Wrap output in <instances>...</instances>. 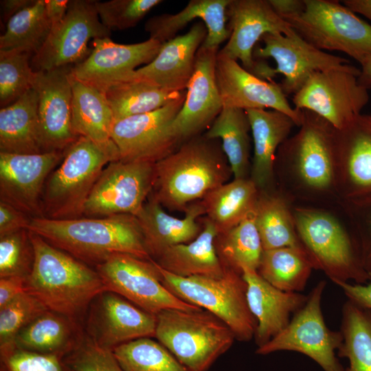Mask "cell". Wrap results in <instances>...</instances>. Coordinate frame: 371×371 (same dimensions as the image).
<instances>
[{"label":"cell","instance_id":"8d00e7d4","mask_svg":"<svg viewBox=\"0 0 371 371\" xmlns=\"http://www.w3.org/2000/svg\"><path fill=\"white\" fill-rule=\"evenodd\" d=\"M186 92L170 91L135 77L111 87L104 94L116 122L155 111L180 98Z\"/></svg>","mask_w":371,"mask_h":371},{"label":"cell","instance_id":"11a10c76","mask_svg":"<svg viewBox=\"0 0 371 371\" xmlns=\"http://www.w3.org/2000/svg\"><path fill=\"white\" fill-rule=\"evenodd\" d=\"M69 3L68 0H45V12L52 27L64 19Z\"/></svg>","mask_w":371,"mask_h":371},{"label":"cell","instance_id":"7a4b0ae2","mask_svg":"<svg viewBox=\"0 0 371 371\" xmlns=\"http://www.w3.org/2000/svg\"><path fill=\"white\" fill-rule=\"evenodd\" d=\"M27 229L80 261L95 267L117 254L149 260L135 216L69 219L32 218Z\"/></svg>","mask_w":371,"mask_h":371},{"label":"cell","instance_id":"74e56055","mask_svg":"<svg viewBox=\"0 0 371 371\" xmlns=\"http://www.w3.org/2000/svg\"><path fill=\"white\" fill-rule=\"evenodd\" d=\"M313 265L306 252L292 247L264 250L258 273L276 288L300 293L308 280Z\"/></svg>","mask_w":371,"mask_h":371},{"label":"cell","instance_id":"ffe728a7","mask_svg":"<svg viewBox=\"0 0 371 371\" xmlns=\"http://www.w3.org/2000/svg\"><path fill=\"white\" fill-rule=\"evenodd\" d=\"M74 65L35 71L32 88L38 95V115L43 153L65 150L79 137L71 123Z\"/></svg>","mask_w":371,"mask_h":371},{"label":"cell","instance_id":"b9f144b4","mask_svg":"<svg viewBox=\"0 0 371 371\" xmlns=\"http://www.w3.org/2000/svg\"><path fill=\"white\" fill-rule=\"evenodd\" d=\"M113 352L124 371H192L150 337L123 344Z\"/></svg>","mask_w":371,"mask_h":371},{"label":"cell","instance_id":"1f68e13d","mask_svg":"<svg viewBox=\"0 0 371 371\" xmlns=\"http://www.w3.org/2000/svg\"><path fill=\"white\" fill-rule=\"evenodd\" d=\"M0 153H43L38 115V95L31 88L0 109Z\"/></svg>","mask_w":371,"mask_h":371},{"label":"cell","instance_id":"9c48e42d","mask_svg":"<svg viewBox=\"0 0 371 371\" xmlns=\"http://www.w3.org/2000/svg\"><path fill=\"white\" fill-rule=\"evenodd\" d=\"M298 14L284 19L320 50L339 51L361 63L371 56V25L338 1L304 0Z\"/></svg>","mask_w":371,"mask_h":371},{"label":"cell","instance_id":"484cf974","mask_svg":"<svg viewBox=\"0 0 371 371\" xmlns=\"http://www.w3.org/2000/svg\"><path fill=\"white\" fill-rule=\"evenodd\" d=\"M207 34L204 23H194L186 34L164 43L153 61L135 70V77L170 91H186Z\"/></svg>","mask_w":371,"mask_h":371},{"label":"cell","instance_id":"8fae6325","mask_svg":"<svg viewBox=\"0 0 371 371\" xmlns=\"http://www.w3.org/2000/svg\"><path fill=\"white\" fill-rule=\"evenodd\" d=\"M325 286V281L319 282L286 328L267 344L258 347L256 353L266 355L278 351H293L310 357L324 371H345L336 356L342 344V334L340 330L328 328L322 311Z\"/></svg>","mask_w":371,"mask_h":371},{"label":"cell","instance_id":"f1b7e54d","mask_svg":"<svg viewBox=\"0 0 371 371\" xmlns=\"http://www.w3.org/2000/svg\"><path fill=\"white\" fill-rule=\"evenodd\" d=\"M229 2L230 0H191L177 13H165L150 18L144 28L149 38L164 43L176 37L177 32L194 19L199 18L203 20L207 31L202 45L218 49L230 35L226 24Z\"/></svg>","mask_w":371,"mask_h":371},{"label":"cell","instance_id":"ba28073f","mask_svg":"<svg viewBox=\"0 0 371 371\" xmlns=\"http://www.w3.org/2000/svg\"><path fill=\"white\" fill-rule=\"evenodd\" d=\"M155 262L163 284L175 295L216 316L232 330L236 339L249 341L254 337L257 323L248 306L242 273L224 265L220 277H180Z\"/></svg>","mask_w":371,"mask_h":371},{"label":"cell","instance_id":"d4e9b609","mask_svg":"<svg viewBox=\"0 0 371 371\" xmlns=\"http://www.w3.org/2000/svg\"><path fill=\"white\" fill-rule=\"evenodd\" d=\"M242 276L247 285L248 306L257 323L255 341L260 347L286 328L308 295L280 290L255 270L243 269Z\"/></svg>","mask_w":371,"mask_h":371},{"label":"cell","instance_id":"30bf717a","mask_svg":"<svg viewBox=\"0 0 371 371\" xmlns=\"http://www.w3.org/2000/svg\"><path fill=\"white\" fill-rule=\"evenodd\" d=\"M360 69L349 63L314 73L293 95L294 108L311 111L341 130L355 121L369 101L358 81Z\"/></svg>","mask_w":371,"mask_h":371},{"label":"cell","instance_id":"e0dca14e","mask_svg":"<svg viewBox=\"0 0 371 371\" xmlns=\"http://www.w3.org/2000/svg\"><path fill=\"white\" fill-rule=\"evenodd\" d=\"M156 325V315L109 291L92 300L82 324L88 338L111 350L139 338L155 337Z\"/></svg>","mask_w":371,"mask_h":371},{"label":"cell","instance_id":"db71d44e","mask_svg":"<svg viewBox=\"0 0 371 371\" xmlns=\"http://www.w3.org/2000/svg\"><path fill=\"white\" fill-rule=\"evenodd\" d=\"M274 11L283 19L303 11L304 0H269Z\"/></svg>","mask_w":371,"mask_h":371},{"label":"cell","instance_id":"f546056e","mask_svg":"<svg viewBox=\"0 0 371 371\" xmlns=\"http://www.w3.org/2000/svg\"><path fill=\"white\" fill-rule=\"evenodd\" d=\"M84 335L82 323L47 310L19 331L14 339V346L64 358L78 345Z\"/></svg>","mask_w":371,"mask_h":371},{"label":"cell","instance_id":"cb8c5ba5","mask_svg":"<svg viewBox=\"0 0 371 371\" xmlns=\"http://www.w3.org/2000/svg\"><path fill=\"white\" fill-rule=\"evenodd\" d=\"M226 15L230 35L218 52L240 60L242 67L251 74L257 64L253 52L265 34L294 32L289 23L274 11L269 0H230Z\"/></svg>","mask_w":371,"mask_h":371},{"label":"cell","instance_id":"6da1fadb","mask_svg":"<svg viewBox=\"0 0 371 371\" xmlns=\"http://www.w3.org/2000/svg\"><path fill=\"white\" fill-rule=\"evenodd\" d=\"M302 113L299 131L277 151L276 188L293 205L339 207L336 129L311 111Z\"/></svg>","mask_w":371,"mask_h":371},{"label":"cell","instance_id":"bcb514c9","mask_svg":"<svg viewBox=\"0 0 371 371\" xmlns=\"http://www.w3.org/2000/svg\"><path fill=\"white\" fill-rule=\"evenodd\" d=\"M161 0L95 1V5L102 24L109 30H126L135 26Z\"/></svg>","mask_w":371,"mask_h":371},{"label":"cell","instance_id":"4316f807","mask_svg":"<svg viewBox=\"0 0 371 371\" xmlns=\"http://www.w3.org/2000/svg\"><path fill=\"white\" fill-rule=\"evenodd\" d=\"M245 111L254 143L250 179L260 192L273 190L276 189L274 167L277 151L296 124L291 117L276 110L251 109Z\"/></svg>","mask_w":371,"mask_h":371},{"label":"cell","instance_id":"c3c4849f","mask_svg":"<svg viewBox=\"0 0 371 371\" xmlns=\"http://www.w3.org/2000/svg\"><path fill=\"white\" fill-rule=\"evenodd\" d=\"M0 371H74L63 358L30 352L14 346L0 349Z\"/></svg>","mask_w":371,"mask_h":371},{"label":"cell","instance_id":"816d5d0a","mask_svg":"<svg viewBox=\"0 0 371 371\" xmlns=\"http://www.w3.org/2000/svg\"><path fill=\"white\" fill-rule=\"evenodd\" d=\"M335 284L342 290L348 300L371 310V283L338 282Z\"/></svg>","mask_w":371,"mask_h":371},{"label":"cell","instance_id":"d6986e66","mask_svg":"<svg viewBox=\"0 0 371 371\" xmlns=\"http://www.w3.org/2000/svg\"><path fill=\"white\" fill-rule=\"evenodd\" d=\"M162 44L152 38L128 45L116 43L109 37L95 38L90 54L74 65L71 74L104 93L111 87L133 79L135 68L153 61Z\"/></svg>","mask_w":371,"mask_h":371},{"label":"cell","instance_id":"681fc988","mask_svg":"<svg viewBox=\"0 0 371 371\" xmlns=\"http://www.w3.org/2000/svg\"><path fill=\"white\" fill-rule=\"evenodd\" d=\"M355 240L363 267L371 275V201L341 206Z\"/></svg>","mask_w":371,"mask_h":371},{"label":"cell","instance_id":"9f6ffc18","mask_svg":"<svg viewBox=\"0 0 371 371\" xmlns=\"http://www.w3.org/2000/svg\"><path fill=\"white\" fill-rule=\"evenodd\" d=\"M36 0H1V16L4 21L14 14L32 5Z\"/></svg>","mask_w":371,"mask_h":371},{"label":"cell","instance_id":"91938a15","mask_svg":"<svg viewBox=\"0 0 371 371\" xmlns=\"http://www.w3.org/2000/svg\"><path fill=\"white\" fill-rule=\"evenodd\" d=\"M366 119L368 121V122L371 124V115H366Z\"/></svg>","mask_w":371,"mask_h":371},{"label":"cell","instance_id":"3957f363","mask_svg":"<svg viewBox=\"0 0 371 371\" xmlns=\"http://www.w3.org/2000/svg\"><path fill=\"white\" fill-rule=\"evenodd\" d=\"M218 140L199 135L155 163L149 197L168 209L186 212L195 201L227 183L233 174Z\"/></svg>","mask_w":371,"mask_h":371},{"label":"cell","instance_id":"7bdbcfd3","mask_svg":"<svg viewBox=\"0 0 371 371\" xmlns=\"http://www.w3.org/2000/svg\"><path fill=\"white\" fill-rule=\"evenodd\" d=\"M32 54L17 50H0V106L4 108L32 88L35 75Z\"/></svg>","mask_w":371,"mask_h":371},{"label":"cell","instance_id":"7c38bea8","mask_svg":"<svg viewBox=\"0 0 371 371\" xmlns=\"http://www.w3.org/2000/svg\"><path fill=\"white\" fill-rule=\"evenodd\" d=\"M95 269L106 291L124 297L155 315L166 309H203L170 292L163 284L159 271L152 258L145 260L128 254H117Z\"/></svg>","mask_w":371,"mask_h":371},{"label":"cell","instance_id":"4fadbf2b","mask_svg":"<svg viewBox=\"0 0 371 371\" xmlns=\"http://www.w3.org/2000/svg\"><path fill=\"white\" fill-rule=\"evenodd\" d=\"M155 170V163L148 161L110 162L91 190L83 215L86 217L136 216L152 192Z\"/></svg>","mask_w":371,"mask_h":371},{"label":"cell","instance_id":"f6af8a7d","mask_svg":"<svg viewBox=\"0 0 371 371\" xmlns=\"http://www.w3.org/2000/svg\"><path fill=\"white\" fill-rule=\"evenodd\" d=\"M47 310L36 297L27 292L0 308V349L14 346L19 331Z\"/></svg>","mask_w":371,"mask_h":371},{"label":"cell","instance_id":"5bb4252c","mask_svg":"<svg viewBox=\"0 0 371 371\" xmlns=\"http://www.w3.org/2000/svg\"><path fill=\"white\" fill-rule=\"evenodd\" d=\"M95 1L71 0L64 19L52 27L40 50L31 59L34 71H49L74 65L83 61L91 53V38L109 37L111 30L101 22Z\"/></svg>","mask_w":371,"mask_h":371},{"label":"cell","instance_id":"f907efd6","mask_svg":"<svg viewBox=\"0 0 371 371\" xmlns=\"http://www.w3.org/2000/svg\"><path fill=\"white\" fill-rule=\"evenodd\" d=\"M30 220L23 212L0 201V236L27 229Z\"/></svg>","mask_w":371,"mask_h":371},{"label":"cell","instance_id":"9a60e30c","mask_svg":"<svg viewBox=\"0 0 371 371\" xmlns=\"http://www.w3.org/2000/svg\"><path fill=\"white\" fill-rule=\"evenodd\" d=\"M185 99L186 94L155 111L115 122L111 139L120 160L157 163L175 151L181 143L171 125Z\"/></svg>","mask_w":371,"mask_h":371},{"label":"cell","instance_id":"e575fe53","mask_svg":"<svg viewBox=\"0 0 371 371\" xmlns=\"http://www.w3.org/2000/svg\"><path fill=\"white\" fill-rule=\"evenodd\" d=\"M255 218L264 250L292 247L306 252L297 234L292 203L277 188L260 192Z\"/></svg>","mask_w":371,"mask_h":371},{"label":"cell","instance_id":"836d02e7","mask_svg":"<svg viewBox=\"0 0 371 371\" xmlns=\"http://www.w3.org/2000/svg\"><path fill=\"white\" fill-rule=\"evenodd\" d=\"M259 194L250 178L234 179L209 192L201 203L220 234L237 225L255 209Z\"/></svg>","mask_w":371,"mask_h":371},{"label":"cell","instance_id":"2e32d148","mask_svg":"<svg viewBox=\"0 0 371 371\" xmlns=\"http://www.w3.org/2000/svg\"><path fill=\"white\" fill-rule=\"evenodd\" d=\"M260 41L264 45L255 47L254 58L275 60L276 67H269L265 80L273 81L277 74L283 75L279 85L286 96L296 93L314 73L349 63L347 59L317 49L295 31L289 34L267 33Z\"/></svg>","mask_w":371,"mask_h":371},{"label":"cell","instance_id":"ab89813d","mask_svg":"<svg viewBox=\"0 0 371 371\" xmlns=\"http://www.w3.org/2000/svg\"><path fill=\"white\" fill-rule=\"evenodd\" d=\"M215 245L223 265L240 273L243 269L258 271L264 249L256 223L255 209L237 225L218 234Z\"/></svg>","mask_w":371,"mask_h":371},{"label":"cell","instance_id":"ee69618b","mask_svg":"<svg viewBox=\"0 0 371 371\" xmlns=\"http://www.w3.org/2000/svg\"><path fill=\"white\" fill-rule=\"evenodd\" d=\"M34 262V250L27 229L0 236V278H27Z\"/></svg>","mask_w":371,"mask_h":371},{"label":"cell","instance_id":"8992f818","mask_svg":"<svg viewBox=\"0 0 371 371\" xmlns=\"http://www.w3.org/2000/svg\"><path fill=\"white\" fill-rule=\"evenodd\" d=\"M120 160L113 140L104 144L80 136L65 150L63 159L49 175L43 194V217H82L85 203L104 168Z\"/></svg>","mask_w":371,"mask_h":371},{"label":"cell","instance_id":"83f0119b","mask_svg":"<svg viewBox=\"0 0 371 371\" xmlns=\"http://www.w3.org/2000/svg\"><path fill=\"white\" fill-rule=\"evenodd\" d=\"M204 214L200 201L188 208L183 218H178L166 212L160 203L148 196L135 216L150 257L156 260L168 248L194 240L202 230L197 219Z\"/></svg>","mask_w":371,"mask_h":371},{"label":"cell","instance_id":"277c9868","mask_svg":"<svg viewBox=\"0 0 371 371\" xmlns=\"http://www.w3.org/2000/svg\"><path fill=\"white\" fill-rule=\"evenodd\" d=\"M30 232L34 262L26 278L25 291L47 309L83 324L92 300L106 291L99 273L95 269Z\"/></svg>","mask_w":371,"mask_h":371},{"label":"cell","instance_id":"7dc6e473","mask_svg":"<svg viewBox=\"0 0 371 371\" xmlns=\"http://www.w3.org/2000/svg\"><path fill=\"white\" fill-rule=\"evenodd\" d=\"M63 360L74 371H124L113 350L100 347L85 334Z\"/></svg>","mask_w":371,"mask_h":371},{"label":"cell","instance_id":"603a6c76","mask_svg":"<svg viewBox=\"0 0 371 371\" xmlns=\"http://www.w3.org/2000/svg\"><path fill=\"white\" fill-rule=\"evenodd\" d=\"M341 205L371 201V124L366 115L335 132Z\"/></svg>","mask_w":371,"mask_h":371},{"label":"cell","instance_id":"6f0895ef","mask_svg":"<svg viewBox=\"0 0 371 371\" xmlns=\"http://www.w3.org/2000/svg\"><path fill=\"white\" fill-rule=\"evenodd\" d=\"M342 2L351 11L362 14L371 21V0H344Z\"/></svg>","mask_w":371,"mask_h":371},{"label":"cell","instance_id":"d6a6232c","mask_svg":"<svg viewBox=\"0 0 371 371\" xmlns=\"http://www.w3.org/2000/svg\"><path fill=\"white\" fill-rule=\"evenodd\" d=\"M71 123L75 134L104 144L111 139L115 122L105 94L70 74Z\"/></svg>","mask_w":371,"mask_h":371},{"label":"cell","instance_id":"60d3db41","mask_svg":"<svg viewBox=\"0 0 371 371\" xmlns=\"http://www.w3.org/2000/svg\"><path fill=\"white\" fill-rule=\"evenodd\" d=\"M51 30L45 0H36L8 20L6 30L0 37V50H17L34 56L45 43Z\"/></svg>","mask_w":371,"mask_h":371},{"label":"cell","instance_id":"f35d334b","mask_svg":"<svg viewBox=\"0 0 371 371\" xmlns=\"http://www.w3.org/2000/svg\"><path fill=\"white\" fill-rule=\"evenodd\" d=\"M340 331L343 341L337 355L348 360L345 371H371V310L348 300Z\"/></svg>","mask_w":371,"mask_h":371},{"label":"cell","instance_id":"5b68a950","mask_svg":"<svg viewBox=\"0 0 371 371\" xmlns=\"http://www.w3.org/2000/svg\"><path fill=\"white\" fill-rule=\"evenodd\" d=\"M300 240L314 269L322 271L335 284H367L371 275L363 267L350 229L341 210L292 204Z\"/></svg>","mask_w":371,"mask_h":371},{"label":"cell","instance_id":"52a82bcc","mask_svg":"<svg viewBox=\"0 0 371 371\" xmlns=\"http://www.w3.org/2000/svg\"><path fill=\"white\" fill-rule=\"evenodd\" d=\"M155 337L192 371H207L236 337L219 318L203 309H166L157 315Z\"/></svg>","mask_w":371,"mask_h":371},{"label":"cell","instance_id":"680465c9","mask_svg":"<svg viewBox=\"0 0 371 371\" xmlns=\"http://www.w3.org/2000/svg\"><path fill=\"white\" fill-rule=\"evenodd\" d=\"M360 64L361 68L358 81L361 85L368 89L371 87V56L366 57Z\"/></svg>","mask_w":371,"mask_h":371},{"label":"cell","instance_id":"7402d4cb","mask_svg":"<svg viewBox=\"0 0 371 371\" xmlns=\"http://www.w3.org/2000/svg\"><path fill=\"white\" fill-rule=\"evenodd\" d=\"M218 52L202 45L197 51L185 101L171 125L181 144L209 128L223 107L216 79Z\"/></svg>","mask_w":371,"mask_h":371},{"label":"cell","instance_id":"44dd1931","mask_svg":"<svg viewBox=\"0 0 371 371\" xmlns=\"http://www.w3.org/2000/svg\"><path fill=\"white\" fill-rule=\"evenodd\" d=\"M216 79L223 107L271 109L291 117L296 126L301 125L302 110L291 107L279 84L257 77L219 52Z\"/></svg>","mask_w":371,"mask_h":371},{"label":"cell","instance_id":"4dcf8cb0","mask_svg":"<svg viewBox=\"0 0 371 371\" xmlns=\"http://www.w3.org/2000/svg\"><path fill=\"white\" fill-rule=\"evenodd\" d=\"M217 235L214 225L206 218L194 240L168 248L154 260L166 271L180 277H220L225 266L216 248Z\"/></svg>","mask_w":371,"mask_h":371},{"label":"cell","instance_id":"d590c367","mask_svg":"<svg viewBox=\"0 0 371 371\" xmlns=\"http://www.w3.org/2000/svg\"><path fill=\"white\" fill-rule=\"evenodd\" d=\"M250 131L245 110L224 106L204 134L209 139L221 140L234 179L250 178Z\"/></svg>","mask_w":371,"mask_h":371},{"label":"cell","instance_id":"ac0fdd59","mask_svg":"<svg viewBox=\"0 0 371 371\" xmlns=\"http://www.w3.org/2000/svg\"><path fill=\"white\" fill-rule=\"evenodd\" d=\"M65 150L37 154L0 153V201L29 217H43V194L52 172L63 159Z\"/></svg>","mask_w":371,"mask_h":371},{"label":"cell","instance_id":"f5cc1de1","mask_svg":"<svg viewBox=\"0 0 371 371\" xmlns=\"http://www.w3.org/2000/svg\"><path fill=\"white\" fill-rule=\"evenodd\" d=\"M26 278L19 276L0 278V308L25 291Z\"/></svg>","mask_w":371,"mask_h":371}]
</instances>
